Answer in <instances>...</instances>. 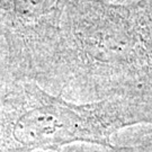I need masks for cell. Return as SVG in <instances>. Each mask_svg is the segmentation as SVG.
I'll list each match as a JSON object with an SVG mask.
<instances>
[{"label":"cell","mask_w":152,"mask_h":152,"mask_svg":"<svg viewBox=\"0 0 152 152\" xmlns=\"http://www.w3.org/2000/svg\"><path fill=\"white\" fill-rule=\"evenodd\" d=\"M150 118V109L139 94H115L98 102L76 104L28 86L7 123L5 151H51L73 144L118 150L113 137Z\"/></svg>","instance_id":"1"},{"label":"cell","mask_w":152,"mask_h":152,"mask_svg":"<svg viewBox=\"0 0 152 152\" xmlns=\"http://www.w3.org/2000/svg\"><path fill=\"white\" fill-rule=\"evenodd\" d=\"M41 152H116V150H109V149H105V148H99V149H96L95 151H91V150H79V149H68L66 148H62V149H59V150H51V151H41Z\"/></svg>","instance_id":"2"}]
</instances>
